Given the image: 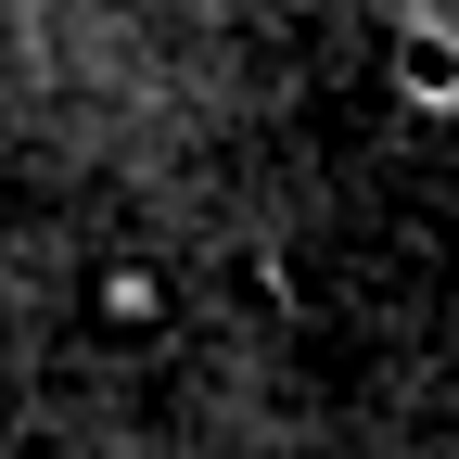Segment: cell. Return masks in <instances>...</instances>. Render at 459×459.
Listing matches in <instances>:
<instances>
[{
  "label": "cell",
  "instance_id": "6da1fadb",
  "mask_svg": "<svg viewBox=\"0 0 459 459\" xmlns=\"http://www.w3.org/2000/svg\"><path fill=\"white\" fill-rule=\"evenodd\" d=\"M383 77H395L409 115H459V26L446 13H409V26L383 39Z\"/></svg>",
  "mask_w": 459,
  "mask_h": 459
}]
</instances>
